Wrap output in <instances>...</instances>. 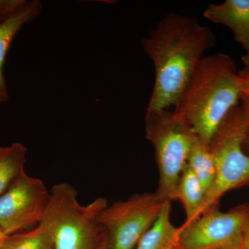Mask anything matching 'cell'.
I'll return each mask as SVG.
<instances>
[{
    "label": "cell",
    "mask_w": 249,
    "mask_h": 249,
    "mask_svg": "<svg viewBox=\"0 0 249 249\" xmlns=\"http://www.w3.org/2000/svg\"><path fill=\"white\" fill-rule=\"evenodd\" d=\"M242 61H243L244 63H245V68L243 70H246V71H249V56H246V55H244L242 57Z\"/></svg>",
    "instance_id": "22"
},
{
    "label": "cell",
    "mask_w": 249,
    "mask_h": 249,
    "mask_svg": "<svg viewBox=\"0 0 249 249\" xmlns=\"http://www.w3.org/2000/svg\"><path fill=\"white\" fill-rule=\"evenodd\" d=\"M227 54L204 57L174 107L209 146L226 118L241 101L242 82Z\"/></svg>",
    "instance_id": "2"
},
{
    "label": "cell",
    "mask_w": 249,
    "mask_h": 249,
    "mask_svg": "<svg viewBox=\"0 0 249 249\" xmlns=\"http://www.w3.org/2000/svg\"><path fill=\"white\" fill-rule=\"evenodd\" d=\"M215 41L212 30L196 18L171 13L160 19L142 42L155 71L147 111L176 105L205 52Z\"/></svg>",
    "instance_id": "1"
},
{
    "label": "cell",
    "mask_w": 249,
    "mask_h": 249,
    "mask_svg": "<svg viewBox=\"0 0 249 249\" xmlns=\"http://www.w3.org/2000/svg\"><path fill=\"white\" fill-rule=\"evenodd\" d=\"M242 82V93H249V71L242 70L238 73Z\"/></svg>",
    "instance_id": "17"
},
{
    "label": "cell",
    "mask_w": 249,
    "mask_h": 249,
    "mask_svg": "<svg viewBox=\"0 0 249 249\" xmlns=\"http://www.w3.org/2000/svg\"><path fill=\"white\" fill-rule=\"evenodd\" d=\"M170 213L171 201H166L158 217L134 249H164L175 240L178 227H175L172 224Z\"/></svg>",
    "instance_id": "12"
},
{
    "label": "cell",
    "mask_w": 249,
    "mask_h": 249,
    "mask_svg": "<svg viewBox=\"0 0 249 249\" xmlns=\"http://www.w3.org/2000/svg\"><path fill=\"white\" fill-rule=\"evenodd\" d=\"M8 237L9 236L5 235L4 232L0 229V244L4 243L6 239L8 238Z\"/></svg>",
    "instance_id": "23"
},
{
    "label": "cell",
    "mask_w": 249,
    "mask_h": 249,
    "mask_svg": "<svg viewBox=\"0 0 249 249\" xmlns=\"http://www.w3.org/2000/svg\"><path fill=\"white\" fill-rule=\"evenodd\" d=\"M249 211L220 212L213 209L178 227L173 249H242Z\"/></svg>",
    "instance_id": "7"
},
{
    "label": "cell",
    "mask_w": 249,
    "mask_h": 249,
    "mask_svg": "<svg viewBox=\"0 0 249 249\" xmlns=\"http://www.w3.org/2000/svg\"><path fill=\"white\" fill-rule=\"evenodd\" d=\"M3 244H0V249H3Z\"/></svg>",
    "instance_id": "25"
},
{
    "label": "cell",
    "mask_w": 249,
    "mask_h": 249,
    "mask_svg": "<svg viewBox=\"0 0 249 249\" xmlns=\"http://www.w3.org/2000/svg\"><path fill=\"white\" fill-rule=\"evenodd\" d=\"M204 18L230 29L234 39L249 56V0H226L211 4L204 13Z\"/></svg>",
    "instance_id": "9"
},
{
    "label": "cell",
    "mask_w": 249,
    "mask_h": 249,
    "mask_svg": "<svg viewBox=\"0 0 249 249\" xmlns=\"http://www.w3.org/2000/svg\"><path fill=\"white\" fill-rule=\"evenodd\" d=\"M166 201L157 193H143L114 202L98 214L107 236V249H134Z\"/></svg>",
    "instance_id": "6"
},
{
    "label": "cell",
    "mask_w": 249,
    "mask_h": 249,
    "mask_svg": "<svg viewBox=\"0 0 249 249\" xmlns=\"http://www.w3.org/2000/svg\"><path fill=\"white\" fill-rule=\"evenodd\" d=\"M205 196L206 193L200 181L187 165L178 180L175 196V200L181 201L184 208L185 224L199 217Z\"/></svg>",
    "instance_id": "11"
},
{
    "label": "cell",
    "mask_w": 249,
    "mask_h": 249,
    "mask_svg": "<svg viewBox=\"0 0 249 249\" xmlns=\"http://www.w3.org/2000/svg\"><path fill=\"white\" fill-rule=\"evenodd\" d=\"M241 101H242L241 104L243 105L249 110V93H242Z\"/></svg>",
    "instance_id": "19"
},
{
    "label": "cell",
    "mask_w": 249,
    "mask_h": 249,
    "mask_svg": "<svg viewBox=\"0 0 249 249\" xmlns=\"http://www.w3.org/2000/svg\"><path fill=\"white\" fill-rule=\"evenodd\" d=\"M49 199L44 181L22 172L0 196V229L11 236L37 227Z\"/></svg>",
    "instance_id": "8"
},
{
    "label": "cell",
    "mask_w": 249,
    "mask_h": 249,
    "mask_svg": "<svg viewBox=\"0 0 249 249\" xmlns=\"http://www.w3.org/2000/svg\"><path fill=\"white\" fill-rule=\"evenodd\" d=\"M175 240H176V239H175ZM175 240L172 242L171 244H170V245H168V247H167L166 248H165L164 249H173L174 245H175Z\"/></svg>",
    "instance_id": "24"
},
{
    "label": "cell",
    "mask_w": 249,
    "mask_h": 249,
    "mask_svg": "<svg viewBox=\"0 0 249 249\" xmlns=\"http://www.w3.org/2000/svg\"><path fill=\"white\" fill-rule=\"evenodd\" d=\"M107 205L105 198L98 197L82 206L71 185L52 187L42 222L52 231L54 249H97L105 232L97 218Z\"/></svg>",
    "instance_id": "3"
},
{
    "label": "cell",
    "mask_w": 249,
    "mask_h": 249,
    "mask_svg": "<svg viewBox=\"0 0 249 249\" xmlns=\"http://www.w3.org/2000/svg\"><path fill=\"white\" fill-rule=\"evenodd\" d=\"M187 165L199 180L207 194L215 178V164L209 146L197 136L192 145Z\"/></svg>",
    "instance_id": "13"
},
{
    "label": "cell",
    "mask_w": 249,
    "mask_h": 249,
    "mask_svg": "<svg viewBox=\"0 0 249 249\" xmlns=\"http://www.w3.org/2000/svg\"><path fill=\"white\" fill-rule=\"evenodd\" d=\"M3 249H54L53 234L45 222L30 230L9 236Z\"/></svg>",
    "instance_id": "15"
},
{
    "label": "cell",
    "mask_w": 249,
    "mask_h": 249,
    "mask_svg": "<svg viewBox=\"0 0 249 249\" xmlns=\"http://www.w3.org/2000/svg\"><path fill=\"white\" fill-rule=\"evenodd\" d=\"M248 116L240 106L234 108L209 142L216 175L205 196L199 215L216 207L226 193L249 181V155L244 151Z\"/></svg>",
    "instance_id": "5"
},
{
    "label": "cell",
    "mask_w": 249,
    "mask_h": 249,
    "mask_svg": "<svg viewBox=\"0 0 249 249\" xmlns=\"http://www.w3.org/2000/svg\"><path fill=\"white\" fill-rule=\"evenodd\" d=\"M41 11L42 4L39 0L27 1L20 9L0 24V103L6 102L9 99V93L3 73L8 51L21 29L38 17Z\"/></svg>",
    "instance_id": "10"
},
{
    "label": "cell",
    "mask_w": 249,
    "mask_h": 249,
    "mask_svg": "<svg viewBox=\"0 0 249 249\" xmlns=\"http://www.w3.org/2000/svg\"><path fill=\"white\" fill-rule=\"evenodd\" d=\"M145 132L155 148L160 173L156 193L163 200H175L178 180L196 135L186 121L168 109L146 111Z\"/></svg>",
    "instance_id": "4"
},
{
    "label": "cell",
    "mask_w": 249,
    "mask_h": 249,
    "mask_svg": "<svg viewBox=\"0 0 249 249\" xmlns=\"http://www.w3.org/2000/svg\"><path fill=\"white\" fill-rule=\"evenodd\" d=\"M242 249H249V225L246 229L242 240Z\"/></svg>",
    "instance_id": "18"
},
{
    "label": "cell",
    "mask_w": 249,
    "mask_h": 249,
    "mask_svg": "<svg viewBox=\"0 0 249 249\" xmlns=\"http://www.w3.org/2000/svg\"><path fill=\"white\" fill-rule=\"evenodd\" d=\"M27 149L19 142L0 147V196L24 171Z\"/></svg>",
    "instance_id": "14"
},
{
    "label": "cell",
    "mask_w": 249,
    "mask_h": 249,
    "mask_svg": "<svg viewBox=\"0 0 249 249\" xmlns=\"http://www.w3.org/2000/svg\"><path fill=\"white\" fill-rule=\"evenodd\" d=\"M97 249H107V236H106V232H104V235L100 242Z\"/></svg>",
    "instance_id": "20"
},
{
    "label": "cell",
    "mask_w": 249,
    "mask_h": 249,
    "mask_svg": "<svg viewBox=\"0 0 249 249\" xmlns=\"http://www.w3.org/2000/svg\"><path fill=\"white\" fill-rule=\"evenodd\" d=\"M26 0H0V24L27 3Z\"/></svg>",
    "instance_id": "16"
},
{
    "label": "cell",
    "mask_w": 249,
    "mask_h": 249,
    "mask_svg": "<svg viewBox=\"0 0 249 249\" xmlns=\"http://www.w3.org/2000/svg\"><path fill=\"white\" fill-rule=\"evenodd\" d=\"M241 106H242L243 109H245L246 113H247V115L248 116V120H249V124H248V129H247V138H246V140L245 142V143L246 142H249V110L247 109V108L243 106V105L241 104Z\"/></svg>",
    "instance_id": "21"
}]
</instances>
